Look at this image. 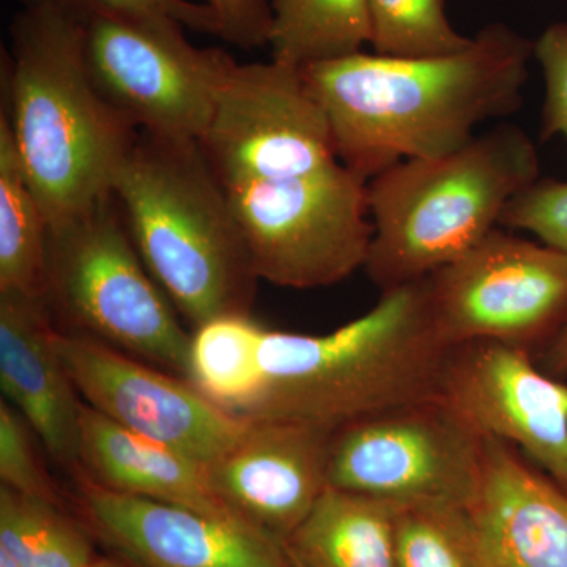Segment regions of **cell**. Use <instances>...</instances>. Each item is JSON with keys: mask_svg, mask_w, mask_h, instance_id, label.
<instances>
[{"mask_svg": "<svg viewBox=\"0 0 567 567\" xmlns=\"http://www.w3.org/2000/svg\"><path fill=\"white\" fill-rule=\"evenodd\" d=\"M535 43L503 22L442 58L358 54L305 66L339 162L371 181L406 159L442 158L475 140L481 123L524 102Z\"/></svg>", "mask_w": 567, "mask_h": 567, "instance_id": "1", "label": "cell"}, {"mask_svg": "<svg viewBox=\"0 0 567 567\" xmlns=\"http://www.w3.org/2000/svg\"><path fill=\"white\" fill-rule=\"evenodd\" d=\"M447 346L427 278L382 292L379 303L327 334L265 330L264 382L245 420H287L333 432L440 399Z\"/></svg>", "mask_w": 567, "mask_h": 567, "instance_id": "2", "label": "cell"}, {"mask_svg": "<svg viewBox=\"0 0 567 567\" xmlns=\"http://www.w3.org/2000/svg\"><path fill=\"white\" fill-rule=\"evenodd\" d=\"M10 35L2 112L51 226L111 196L114 175L140 130L93 82L80 18L51 6H24Z\"/></svg>", "mask_w": 567, "mask_h": 567, "instance_id": "3", "label": "cell"}, {"mask_svg": "<svg viewBox=\"0 0 567 567\" xmlns=\"http://www.w3.org/2000/svg\"><path fill=\"white\" fill-rule=\"evenodd\" d=\"M112 196L142 262L178 315L194 328L249 315L259 278L200 144L140 132Z\"/></svg>", "mask_w": 567, "mask_h": 567, "instance_id": "4", "label": "cell"}, {"mask_svg": "<svg viewBox=\"0 0 567 567\" xmlns=\"http://www.w3.org/2000/svg\"><path fill=\"white\" fill-rule=\"evenodd\" d=\"M535 142L513 123L442 158L406 159L368 182L374 238L365 274L382 292L429 278L499 227L539 181Z\"/></svg>", "mask_w": 567, "mask_h": 567, "instance_id": "5", "label": "cell"}, {"mask_svg": "<svg viewBox=\"0 0 567 567\" xmlns=\"http://www.w3.org/2000/svg\"><path fill=\"white\" fill-rule=\"evenodd\" d=\"M44 298L61 330L188 380L192 334L142 262L112 194L48 226Z\"/></svg>", "mask_w": 567, "mask_h": 567, "instance_id": "6", "label": "cell"}, {"mask_svg": "<svg viewBox=\"0 0 567 567\" xmlns=\"http://www.w3.org/2000/svg\"><path fill=\"white\" fill-rule=\"evenodd\" d=\"M226 192L259 281L317 289L365 267L374 238L368 181L344 164Z\"/></svg>", "mask_w": 567, "mask_h": 567, "instance_id": "7", "label": "cell"}, {"mask_svg": "<svg viewBox=\"0 0 567 567\" xmlns=\"http://www.w3.org/2000/svg\"><path fill=\"white\" fill-rule=\"evenodd\" d=\"M84 29L92 80L130 125L200 144L235 62L227 52L193 47L167 18L95 14Z\"/></svg>", "mask_w": 567, "mask_h": 567, "instance_id": "8", "label": "cell"}, {"mask_svg": "<svg viewBox=\"0 0 567 567\" xmlns=\"http://www.w3.org/2000/svg\"><path fill=\"white\" fill-rule=\"evenodd\" d=\"M484 440L442 399L391 410L331 434L328 487L398 507H468Z\"/></svg>", "mask_w": 567, "mask_h": 567, "instance_id": "9", "label": "cell"}, {"mask_svg": "<svg viewBox=\"0 0 567 567\" xmlns=\"http://www.w3.org/2000/svg\"><path fill=\"white\" fill-rule=\"evenodd\" d=\"M427 282L440 333L453 349L492 341L533 353L567 320V252L503 227Z\"/></svg>", "mask_w": 567, "mask_h": 567, "instance_id": "10", "label": "cell"}, {"mask_svg": "<svg viewBox=\"0 0 567 567\" xmlns=\"http://www.w3.org/2000/svg\"><path fill=\"white\" fill-rule=\"evenodd\" d=\"M200 148L224 188L303 177L341 163L303 69L275 59L230 65Z\"/></svg>", "mask_w": 567, "mask_h": 567, "instance_id": "11", "label": "cell"}, {"mask_svg": "<svg viewBox=\"0 0 567 567\" xmlns=\"http://www.w3.org/2000/svg\"><path fill=\"white\" fill-rule=\"evenodd\" d=\"M52 342L85 405L200 464L221 457L248 427L166 369L58 327Z\"/></svg>", "mask_w": 567, "mask_h": 567, "instance_id": "12", "label": "cell"}, {"mask_svg": "<svg viewBox=\"0 0 567 567\" xmlns=\"http://www.w3.org/2000/svg\"><path fill=\"white\" fill-rule=\"evenodd\" d=\"M440 399L477 434L516 446L567 488V385L527 350L492 341L454 347Z\"/></svg>", "mask_w": 567, "mask_h": 567, "instance_id": "13", "label": "cell"}, {"mask_svg": "<svg viewBox=\"0 0 567 567\" xmlns=\"http://www.w3.org/2000/svg\"><path fill=\"white\" fill-rule=\"evenodd\" d=\"M70 509L96 544L136 567H293L281 543L189 507L107 491L71 475Z\"/></svg>", "mask_w": 567, "mask_h": 567, "instance_id": "14", "label": "cell"}, {"mask_svg": "<svg viewBox=\"0 0 567 567\" xmlns=\"http://www.w3.org/2000/svg\"><path fill=\"white\" fill-rule=\"evenodd\" d=\"M331 432L297 421L248 420L207 465L216 498L238 522L284 543L328 487Z\"/></svg>", "mask_w": 567, "mask_h": 567, "instance_id": "15", "label": "cell"}, {"mask_svg": "<svg viewBox=\"0 0 567 567\" xmlns=\"http://www.w3.org/2000/svg\"><path fill=\"white\" fill-rule=\"evenodd\" d=\"M483 567H567V488L516 446L484 440L468 507Z\"/></svg>", "mask_w": 567, "mask_h": 567, "instance_id": "16", "label": "cell"}, {"mask_svg": "<svg viewBox=\"0 0 567 567\" xmlns=\"http://www.w3.org/2000/svg\"><path fill=\"white\" fill-rule=\"evenodd\" d=\"M54 330L44 298L0 293V388L71 476L80 470L84 402L52 342Z\"/></svg>", "mask_w": 567, "mask_h": 567, "instance_id": "17", "label": "cell"}, {"mask_svg": "<svg viewBox=\"0 0 567 567\" xmlns=\"http://www.w3.org/2000/svg\"><path fill=\"white\" fill-rule=\"evenodd\" d=\"M78 472L107 491L173 503L244 525L216 498L207 465L134 434L85 404Z\"/></svg>", "mask_w": 567, "mask_h": 567, "instance_id": "18", "label": "cell"}, {"mask_svg": "<svg viewBox=\"0 0 567 567\" xmlns=\"http://www.w3.org/2000/svg\"><path fill=\"white\" fill-rule=\"evenodd\" d=\"M401 507L327 487L282 547L293 567H395Z\"/></svg>", "mask_w": 567, "mask_h": 567, "instance_id": "19", "label": "cell"}, {"mask_svg": "<svg viewBox=\"0 0 567 567\" xmlns=\"http://www.w3.org/2000/svg\"><path fill=\"white\" fill-rule=\"evenodd\" d=\"M48 219L0 114V293L44 298ZM47 300V298H44Z\"/></svg>", "mask_w": 567, "mask_h": 567, "instance_id": "20", "label": "cell"}, {"mask_svg": "<svg viewBox=\"0 0 567 567\" xmlns=\"http://www.w3.org/2000/svg\"><path fill=\"white\" fill-rule=\"evenodd\" d=\"M271 59L305 69L371 44L368 0H271Z\"/></svg>", "mask_w": 567, "mask_h": 567, "instance_id": "21", "label": "cell"}, {"mask_svg": "<svg viewBox=\"0 0 567 567\" xmlns=\"http://www.w3.org/2000/svg\"><path fill=\"white\" fill-rule=\"evenodd\" d=\"M265 330L249 315L216 317L194 328L189 382L213 404L240 416L262 388L259 353Z\"/></svg>", "mask_w": 567, "mask_h": 567, "instance_id": "22", "label": "cell"}, {"mask_svg": "<svg viewBox=\"0 0 567 567\" xmlns=\"http://www.w3.org/2000/svg\"><path fill=\"white\" fill-rule=\"evenodd\" d=\"M0 548L22 567H87L96 543L70 507L0 486Z\"/></svg>", "mask_w": 567, "mask_h": 567, "instance_id": "23", "label": "cell"}, {"mask_svg": "<svg viewBox=\"0 0 567 567\" xmlns=\"http://www.w3.org/2000/svg\"><path fill=\"white\" fill-rule=\"evenodd\" d=\"M371 47L388 58L457 54L472 47L447 20L445 0H368Z\"/></svg>", "mask_w": 567, "mask_h": 567, "instance_id": "24", "label": "cell"}, {"mask_svg": "<svg viewBox=\"0 0 567 567\" xmlns=\"http://www.w3.org/2000/svg\"><path fill=\"white\" fill-rule=\"evenodd\" d=\"M395 567H483L466 507H401Z\"/></svg>", "mask_w": 567, "mask_h": 567, "instance_id": "25", "label": "cell"}, {"mask_svg": "<svg viewBox=\"0 0 567 567\" xmlns=\"http://www.w3.org/2000/svg\"><path fill=\"white\" fill-rule=\"evenodd\" d=\"M31 425L6 401L0 402V486L29 498L70 507L69 494L48 472Z\"/></svg>", "mask_w": 567, "mask_h": 567, "instance_id": "26", "label": "cell"}, {"mask_svg": "<svg viewBox=\"0 0 567 567\" xmlns=\"http://www.w3.org/2000/svg\"><path fill=\"white\" fill-rule=\"evenodd\" d=\"M499 227L525 230L567 252V182L539 178L506 205Z\"/></svg>", "mask_w": 567, "mask_h": 567, "instance_id": "27", "label": "cell"}, {"mask_svg": "<svg viewBox=\"0 0 567 567\" xmlns=\"http://www.w3.org/2000/svg\"><path fill=\"white\" fill-rule=\"evenodd\" d=\"M22 6H51L85 21L95 14L167 18L192 31L219 37V20L203 2L192 0H21Z\"/></svg>", "mask_w": 567, "mask_h": 567, "instance_id": "28", "label": "cell"}, {"mask_svg": "<svg viewBox=\"0 0 567 567\" xmlns=\"http://www.w3.org/2000/svg\"><path fill=\"white\" fill-rule=\"evenodd\" d=\"M535 58L546 80L543 137L561 134L567 141V22H557L535 43Z\"/></svg>", "mask_w": 567, "mask_h": 567, "instance_id": "29", "label": "cell"}, {"mask_svg": "<svg viewBox=\"0 0 567 567\" xmlns=\"http://www.w3.org/2000/svg\"><path fill=\"white\" fill-rule=\"evenodd\" d=\"M219 20V37L235 47L252 50L268 43L271 0H203Z\"/></svg>", "mask_w": 567, "mask_h": 567, "instance_id": "30", "label": "cell"}, {"mask_svg": "<svg viewBox=\"0 0 567 567\" xmlns=\"http://www.w3.org/2000/svg\"><path fill=\"white\" fill-rule=\"evenodd\" d=\"M539 365L548 375L555 379H566L567 377V320L557 334L551 338L543 350H540Z\"/></svg>", "mask_w": 567, "mask_h": 567, "instance_id": "31", "label": "cell"}, {"mask_svg": "<svg viewBox=\"0 0 567 567\" xmlns=\"http://www.w3.org/2000/svg\"><path fill=\"white\" fill-rule=\"evenodd\" d=\"M87 567H136L132 563L125 561L123 558L115 557V555H107V557H99L92 565Z\"/></svg>", "mask_w": 567, "mask_h": 567, "instance_id": "32", "label": "cell"}, {"mask_svg": "<svg viewBox=\"0 0 567 567\" xmlns=\"http://www.w3.org/2000/svg\"><path fill=\"white\" fill-rule=\"evenodd\" d=\"M0 567H22L20 563L17 561L9 551L2 550L0 548Z\"/></svg>", "mask_w": 567, "mask_h": 567, "instance_id": "33", "label": "cell"}]
</instances>
